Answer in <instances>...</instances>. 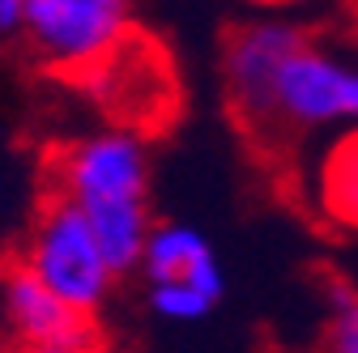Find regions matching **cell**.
Returning <instances> with one entry per match:
<instances>
[{"mask_svg":"<svg viewBox=\"0 0 358 353\" xmlns=\"http://www.w3.org/2000/svg\"><path fill=\"white\" fill-rule=\"evenodd\" d=\"M0 320H5L13 345L99 336L94 320L81 315L77 306H69L56 290H48L22 260L0 273Z\"/></svg>","mask_w":358,"mask_h":353,"instance_id":"7","label":"cell"},{"mask_svg":"<svg viewBox=\"0 0 358 353\" xmlns=\"http://www.w3.org/2000/svg\"><path fill=\"white\" fill-rule=\"evenodd\" d=\"M137 269L145 277L150 311L166 324H201L227 290V273L209 234L188 222H154Z\"/></svg>","mask_w":358,"mask_h":353,"instance_id":"5","label":"cell"},{"mask_svg":"<svg viewBox=\"0 0 358 353\" xmlns=\"http://www.w3.org/2000/svg\"><path fill=\"white\" fill-rule=\"evenodd\" d=\"M17 17H22V0H0V38L17 34Z\"/></svg>","mask_w":358,"mask_h":353,"instance_id":"10","label":"cell"},{"mask_svg":"<svg viewBox=\"0 0 358 353\" xmlns=\"http://www.w3.org/2000/svg\"><path fill=\"white\" fill-rule=\"evenodd\" d=\"M235 119L268 149L358 123V56L316 43L286 17L243 22L222 52Z\"/></svg>","mask_w":358,"mask_h":353,"instance_id":"1","label":"cell"},{"mask_svg":"<svg viewBox=\"0 0 358 353\" xmlns=\"http://www.w3.org/2000/svg\"><path fill=\"white\" fill-rule=\"evenodd\" d=\"M324 353H358V290L350 281L324 290Z\"/></svg>","mask_w":358,"mask_h":353,"instance_id":"8","label":"cell"},{"mask_svg":"<svg viewBox=\"0 0 358 353\" xmlns=\"http://www.w3.org/2000/svg\"><path fill=\"white\" fill-rule=\"evenodd\" d=\"M22 264L90 320H99V311L115 290V277H120L111 269L99 234L90 230V222L60 192H48V200L38 204L34 226L22 247Z\"/></svg>","mask_w":358,"mask_h":353,"instance_id":"4","label":"cell"},{"mask_svg":"<svg viewBox=\"0 0 358 353\" xmlns=\"http://www.w3.org/2000/svg\"><path fill=\"white\" fill-rule=\"evenodd\" d=\"M260 9H299V5H316V0H252Z\"/></svg>","mask_w":358,"mask_h":353,"instance_id":"11","label":"cell"},{"mask_svg":"<svg viewBox=\"0 0 358 353\" xmlns=\"http://www.w3.org/2000/svg\"><path fill=\"white\" fill-rule=\"evenodd\" d=\"M307 213L337 234L358 239V123L294 145Z\"/></svg>","mask_w":358,"mask_h":353,"instance_id":"6","label":"cell"},{"mask_svg":"<svg viewBox=\"0 0 358 353\" xmlns=\"http://www.w3.org/2000/svg\"><path fill=\"white\" fill-rule=\"evenodd\" d=\"M30 56L69 77H94L132 43V0H22Z\"/></svg>","mask_w":358,"mask_h":353,"instance_id":"3","label":"cell"},{"mask_svg":"<svg viewBox=\"0 0 358 353\" xmlns=\"http://www.w3.org/2000/svg\"><path fill=\"white\" fill-rule=\"evenodd\" d=\"M13 353H103L99 336H77V340H38V345H17Z\"/></svg>","mask_w":358,"mask_h":353,"instance_id":"9","label":"cell"},{"mask_svg":"<svg viewBox=\"0 0 358 353\" xmlns=\"http://www.w3.org/2000/svg\"><path fill=\"white\" fill-rule=\"evenodd\" d=\"M52 192H60L99 234L111 269L124 277L137 269L145 234L154 226L150 213V149L132 128L85 132L52 170Z\"/></svg>","mask_w":358,"mask_h":353,"instance_id":"2","label":"cell"}]
</instances>
